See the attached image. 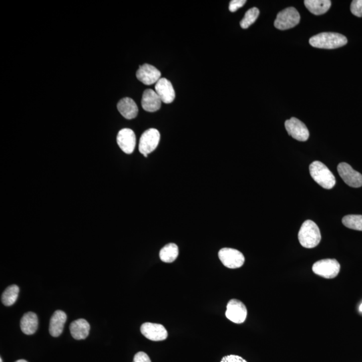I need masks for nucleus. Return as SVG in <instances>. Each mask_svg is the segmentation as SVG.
<instances>
[{
	"instance_id": "nucleus-9",
	"label": "nucleus",
	"mask_w": 362,
	"mask_h": 362,
	"mask_svg": "<svg viewBox=\"0 0 362 362\" xmlns=\"http://www.w3.org/2000/svg\"><path fill=\"white\" fill-rule=\"evenodd\" d=\"M337 171L348 186L353 188H359L362 186V174L354 170L347 163H340L337 166Z\"/></svg>"
},
{
	"instance_id": "nucleus-30",
	"label": "nucleus",
	"mask_w": 362,
	"mask_h": 362,
	"mask_svg": "<svg viewBox=\"0 0 362 362\" xmlns=\"http://www.w3.org/2000/svg\"><path fill=\"white\" fill-rule=\"evenodd\" d=\"M359 311L361 312V313H362V303L361 304V305H360V307H359Z\"/></svg>"
},
{
	"instance_id": "nucleus-8",
	"label": "nucleus",
	"mask_w": 362,
	"mask_h": 362,
	"mask_svg": "<svg viewBox=\"0 0 362 362\" xmlns=\"http://www.w3.org/2000/svg\"><path fill=\"white\" fill-rule=\"evenodd\" d=\"M248 311L245 305L238 299H232L227 305L226 317L233 323H243L247 318Z\"/></svg>"
},
{
	"instance_id": "nucleus-5",
	"label": "nucleus",
	"mask_w": 362,
	"mask_h": 362,
	"mask_svg": "<svg viewBox=\"0 0 362 362\" xmlns=\"http://www.w3.org/2000/svg\"><path fill=\"white\" fill-rule=\"evenodd\" d=\"M340 264L335 259H324L316 262L312 270L314 273L327 279L335 278L340 271Z\"/></svg>"
},
{
	"instance_id": "nucleus-18",
	"label": "nucleus",
	"mask_w": 362,
	"mask_h": 362,
	"mask_svg": "<svg viewBox=\"0 0 362 362\" xmlns=\"http://www.w3.org/2000/svg\"><path fill=\"white\" fill-rule=\"evenodd\" d=\"M89 331H90V325L85 319L76 320L71 324V334L75 339H86L89 335Z\"/></svg>"
},
{
	"instance_id": "nucleus-27",
	"label": "nucleus",
	"mask_w": 362,
	"mask_h": 362,
	"mask_svg": "<svg viewBox=\"0 0 362 362\" xmlns=\"http://www.w3.org/2000/svg\"><path fill=\"white\" fill-rule=\"evenodd\" d=\"M221 362H247V361L239 355H229L223 357Z\"/></svg>"
},
{
	"instance_id": "nucleus-12",
	"label": "nucleus",
	"mask_w": 362,
	"mask_h": 362,
	"mask_svg": "<svg viewBox=\"0 0 362 362\" xmlns=\"http://www.w3.org/2000/svg\"><path fill=\"white\" fill-rule=\"evenodd\" d=\"M117 144L123 152L130 154L134 152L136 144V138L134 131L124 128L119 131L117 136Z\"/></svg>"
},
{
	"instance_id": "nucleus-25",
	"label": "nucleus",
	"mask_w": 362,
	"mask_h": 362,
	"mask_svg": "<svg viewBox=\"0 0 362 362\" xmlns=\"http://www.w3.org/2000/svg\"><path fill=\"white\" fill-rule=\"evenodd\" d=\"M351 12L357 17H362V0H354L351 5Z\"/></svg>"
},
{
	"instance_id": "nucleus-28",
	"label": "nucleus",
	"mask_w": 362,
	"mask_h": 362,
	"mask_svg": "<svg viewBox=\"0 0 362 362\" xmlns=\"http://www.w3.org/2000/svg\"><path fill=\"white\" fill-rule=\"evenodd\" d=\"M133 362H151V360L146 353L140 351L134 355Z\"/></svg>"
},
{
	"instance_id": "nucleus-31",
	"label": "nucleus",
	"mask_w": 362,
	"mask_h": 362,
	"mask_svg": "<svg viewBox=\"0 0 362 362\" xmlns=\"http://www.w3.org/2000/svg\"><path fill=\"white\" fill-rule=\"evenodd\" d=\"M0 362H3V358L0 357Z\"/></svg>"
},
{
	"instance_id": "nucleus-21",
	"label": "nucleus",
	"mask_w": 362,
	"mask_h": 362,
	"mask_svg": "<svg viewBox=\"0 0 362 362\" xmlns=\"http://www.w3.org/2000/svg\"><path fill=\"white\" fill-rule=\"evenodd\" d=\"M178 256V248L175 244H168L161 249L160 258L166 263H172Z\"/></svg>"
},
{
	"instance_id": "nucleus-29",
	"label": "nucleus",
	"mask_w": 362,
	"mask_h": 362,
	"mask_svg": "<svg viewBox=\"0 0 362 362\" xmlns=\"http://www.w3.org/2000/svg\"><path fill=\"white\" fill-rule=\"evenodd\" d=\"M16 362H28V361H26V360H25V359H19V360H18V361H17Z\"/></svg>"
},
{
	"instance_id": "nucleus-22",
	"label": "nucleus",
	"mask_w": 362,
	"mask_h": 362,
	"mask_svg": "<svg viewBox=\"0 0 362 362\" xmlns=\"http://www.w3.org/2000/svg\"><path fill=\"white\" fill-rule=\"evenodd\" d=\"M19 287L16 284L9 286L2 296V302L4 305L7 307L13 305L19 297Z\"/></svg>"
},
{
	"instance_id": "nucleus-4",
	"label": "nucleus",
	"mask_w": 362,
	"mask_h": 362,
	"mask_svg": "<svg viewBox=\"0 0 362 362\" xmlns=\"http://www.w3.org/2000/svg\"><path fill=\"white\" fill-rule=\"evenodd\" d=\"M300 17L294 8L290 7L283 10L278 14L274 27L280 31L292 29L300 23Z\"/></svg>"
},
{
	"instance_id": "nucleus-7",
	"label": "nucleus",
	"mask_w": 362,
	"mask_h": 362,
	"mask_svg": "<svg viewBox=\"0 0 362 362\" xmlns=\"http://www.w3.org/2000/svg\"><path fill=\"white\" fill-rule=\"evenodd\" d=\"M218 256L222 264L231 269L242 267L245 262V257L243 254L233 248H222L219 252Z\"/></svg>"
},
{
	"instance_id": "nucleus-23",
	"label": "nucleus",
	"mask_w": 362,
	"mask_h": 362,
	"mask_svg": "<svg viewBox=\"0 0 362 362\" xmlns=\"http://www.w3.org/2000/svg\"><path fill=\"white\" fill-rule=\"evenodd\" d=\"M342 223L346 228L351 230L362 231V216L348 215L342 219Z\"/></svg>"
},
{
	"instance_id": "nucleus-14",
	"label": "nucleus",
	"mask_w": 362,
	"mask_h": 362,
	"mask_svg": "<svg viewBox=\"0 0 362 362\" xmlns=\"http://www.w3.org/2000/svg\"><path fill=\"white\" fill-rule=\"evenodd\" d=\"M155 91L162 102L169 104L175 99V91L172 83L166 78H161L155 85Z\"/></svg>"
},
{
	"instance_id": "nucleus-17",
	"label": "nucleus",
	"mask_w": 362,
	"mask_h": 362,
	"mask_svg": "<svg viewBox=\"0 0 362 362\" xmlns=\"http://www.w3.org/2000/svg\"><path fill=\"white\" fill-rule=\"evenodd\" d=\"M117 107L119 112L127 119H134L138 115V107L136 102L129 97L121 99L117 103Z\"/></svg>"
},
{
	"instance_id": "nucleus-20",
	"label": "nucleus",
	"mask_w": 362,
	"mask_h": 362,
	"mask_svg": "<svg viewBox=\"0 0 362 362\" xmlns=\"http://www.w3.org/2000/svg\"><path fill=\"white\" fill-rule=\"evenodd\" d=\"M306 8L315 15H321L327 13L331 6L330 0H305Z\"/></svg>"
},
{
	"instance_id": "nucleus-13",
	"label": "nucleus",
	"mask_w": 362,
	"mask_h": 362,
	"mask_svg": "<svg viewBox=\"0 0 362 362\" xmlns=\"http://www.w3.org/2000/svg\"><path fill=\"white\" fill-rule=\"evenodd\" d=\"M160 77V71L149 64L141 65L136 72L137 79L146 85L156 83L161 79Z\"/></svg>"
},
{
	"instance_id": "nucleus-16",
	"label": "nucleus",
	"mask_w": 362,
	"mask_h": 362,
	"mask_svg": "<svg viewBox=\"0 0 362 362\" xmlns=\"http://www.w3.org/2000/svg\"><path fill=\"white\" fill-rule=\"evenodd\" d=\"M67 321V315L62 311H56L50 321L49 332L53 337H57L62 333Z\"/></svg>"
},
{
	"instance_id": "nucleus-24",
	"label": "nucleus",
	"mask_w": 362,
	"mask_h": 362,
	"mask_svg": "<svg viewBox=\"0 0 362 362\" xmlns=\"http://www.w3.org/2000/svg\"><path fill=\"white\" fill-rule=\"evenodd\" d=\"M260 11L257 8H252L248 10L245 16H244V19L240 22L241 27L243 29H247L252 25H253L254 23L257 20L258 17H259Z\"/></svg>"
},
{
	"instance_id": "nucleus-11",
	"label": "nucleus",
	"mask_w": 362,
	"mask_h": 362,
	"mask_svg": "<svg viewBox=\"0 0 362 362\" xmlns=\"http://www.w3.org/2000/svg\"><path fill=\"white\" fill-rule=\"evenodd\" d=\"M140 330L142 335L151 341H163L168 337V332L160 324L145 323L141 326Z\"/></svg>"
},
{
	"instance_id": "nucleus-3",
	"label": "nucleus",
	"mask_w": 362,
	"mask_h": 362,
	"mask_svg": "<svg viewBox=\"0 0 362 362\" xmlns=\"http://www.w3.org/2000/svg\"><path fill=\"white\" fill-rule=\"evenodd\" d=\"M309 171L313 180L322 188L331 190L335 186V177L323 163L314 161L310 164Z\"/></svg>"
},
{
	"instance_id": "nucleus-15",
	"label": "nucleus",
	"mask_w": 362,
	"mask_h": 362,
	"mask_svg": "<svg viewBox=\"0 0 362 362\" xmlns=\"http://www.w3.org/2000/svg\"><path fill=\"white\" fill-rule=\"evenodd\" d=\"M162 101L156 91L152 89H146L142 95V106L145 111L154 112L160 109Z\"/></svg>"
},
{
	"instance_id": "nucleus-6",
	"label": "nucleus",
	"mask_w": 362,
	"mask_h": 362,
	"mask_svg": "<svg viewBox=\"0 0 362 362\" xmlns=\"http://www.w3.org/2000/svg\"><path fill=\"white\" fill-rule=\"evenodd\" d=\"M160 134L155 128L148 129L143 133L139 142V151L145 157L156 150L160 142Z\"/></svg>"
},
{
	"instance_id": "nucleus-26",
	"label": "nucleus",
	"mask_w": 362,
	"mask_h": 362,
	"mask_svg": "<svg viewBox=\"0 0 362 362\" xmlns=\"http://www.w3.org/2000/svg\"><path fill=\"white\" fill-rule=\"evenodd\" d=\"M246 3V0H232L230 2V6H229V10L232 13H235L238 9L243 7Z\"/></svg>"
},
{
	"instance_id": "nucleus-1",
	"label": "nucleus",
	"mask_w": 362,
	"mask_h": 362,
	"mask_svg": "<svg viewBox=\"0 0 362 362\" xmlns=\"http://www.w3.org/2000/svg\"><path fill=\"white\" fill-rule=\"evenodd\" d=\"M309 43L312 47L318 49H334L345 46L347 39L341 34L323 33L311 37Z\"/></svg>"
},
{
	"instance_id": "nucleus-19",
	"label": "nucleus",
	"mask_w": 362,
	"mask_h": 362,
	"mask_svg": "<svg viewBox=\"0 0 362 362\" xmlns=\"http://www.w3.org/2000/svg\"><path fill=\"white\" fill-rule=\"evenodd\" d=\"M39 320L37 315L33 312L25 314L21 321V330L27 335H33L38 329Z\"/></svg>"
},
{
	"instance_id": "nucleus-10",
	"label": "nucleus",
	"mask_w": 362,
	"mask_h": 362,
	"mask_svg": "<svg viewBox=\"0 0 362 362\" xmlns=\"http://www.w3.org/2000/svg\"><path fill=\"white\" fill-rule=\"evenodd\" d=\"M285 128L288 135L296 140L305 142L309 139V132L307 126L296 117L286 121Z\"/></svg>"
},
{
	"instance_id": "nucleus-2",
	"label": "nucleus",
	"mask_w": 362,
	"mask_h": 362,
	"mask_svg": "<svg viewBox=\"0 0 362 362\" xmlns=\"http://www.w3.org/2000/svg\"><path fill=\"white\" fill-rule=\"evenodd\" d=\"M298 237L300 244L305 248H315L321 240L319 227L312 220H307L303 223Z\"/></svg>"
}]
</instances>
